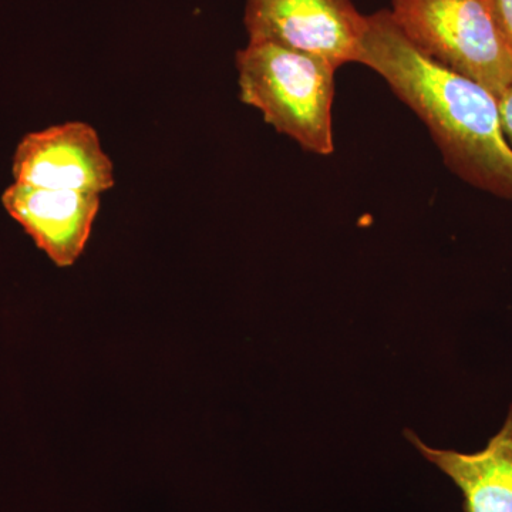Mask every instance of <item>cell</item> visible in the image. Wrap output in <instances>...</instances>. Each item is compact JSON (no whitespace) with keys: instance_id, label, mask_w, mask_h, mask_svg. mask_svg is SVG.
<instances>
[{"instance_id":"cell-1","label":"cell","mask_w":512,"mask_h":512,"mask_svg":"<svg viewBox=\"0 0 512 512\" xmlns=\"http://www.w3.org/2000/svg\"><path fill=\"white\" fill-rule=\"evenodd\" d=\"M356 63L383 77L419 116L457 177L512 201V148L493 94L421 53L394 23L390 10L367 16Z\"/></svg>"},{"instance_id":"cell-2","label":"cell","mask_w":512,"mask_h":512,"mask_svg":"<svg viewBox=\"0 0 512 512\" xmlns=\"http://www.w3.org/2000/svg\"><path fill=\"white\" fill-rule=\"evenodd\" d=\"M239 96L278 133L309 153L330 156L338 67L322 57L272 43H248L237 53Z\"/></svg>"},{"instance_id":"cell-3","label":"cell","mask_w":512,"mask_h":512,"mask_svg":"<svg viewBox=\"0 0 512 512\" xmlns=\"http://www.w3.org/2000/svg\"><path fill=\"white\" fill-rule=\"evenodd\" d=\"M390 15L430 59L500 99L512 83V53L484 0H393Z\"/></svg>"},{"instance_id":"cell-4","label":"cell","mask_w":512,"mask_h":512,"mask_svg":"<svg viewBox=\"0 0 512 512\" xmlns=\"http://www.w3.org/2000/svg\"><path fill=\"white\" fill-rule=\"evenodd\" d=\"M248 43H272L322 57L335 67L356 63L367 16L353 0H247Z\"/></svg>"},{"instance_id":"cell-5","label":"cell","mask_w":512,"mask_h":512,"mask_svg":"<svg viewBox=\"0 0 512 512\" xmlns=\"http://www.w3.org/2000/svg\"><path fill=\"white\" fill-rule=\"evenodd\" d=\"M16 183L49 190L103 194L114 187V165L99 134L82 121L30 133L13 157Z\"/></svg>"},{"instance_id":"cell-6","label":"cell","mask_w":512,"mask_h":512,"mask_svg":"<svg viewBox=\"0 0 512 512\" xmlns=\"http://www.w3.org/2000/svg\"><path fill=\"white\" fill-rule=\"evenodd\" d=\"M2 204L37 247L59 268H67L86 248L99 212L100 195L15 183L3 192Z\"/></svg>"},{"instance_id":"cell-7","label":"cell","mask_w":512,"mask_h":512,"mask_svg":"<svg viewBox=\"0 0 512 512\" xmlns=\"http://www.w3.org/2000/svg\"><path fill=\"white\" fill-rule=\"evenodd\" d=\"M406 437L457 485L464 512H512V404L501 429L476 453L431 448L413 431Z\"/></svg>"},{"instance_id":"cell-8","label":"cell","mask_w":512,"mask_h":512,"mask_svg":"<svg viewBox=\"0 0 512 512\" xmlns=\"http://www.w3.org/2000/svg\"><path fill=\"white\" fill-rule=\"evenodd\" d=\"M484 3L512 53V0H484Z\"/></svg>"},{"instance_id":"cell-9","label":"cell","mask_w":512,"mask_h":512,"mask_svg":"<svg viewBox=\"0 0 512 512\" xmlns=\"http://www.w3.org/2000/svg\"><path fill=\"white\" fill-rule=\"evenodd\" d=\"M498 109L505 140L512 148V83L498 99Z\"/></svg>"}]
</instances>
